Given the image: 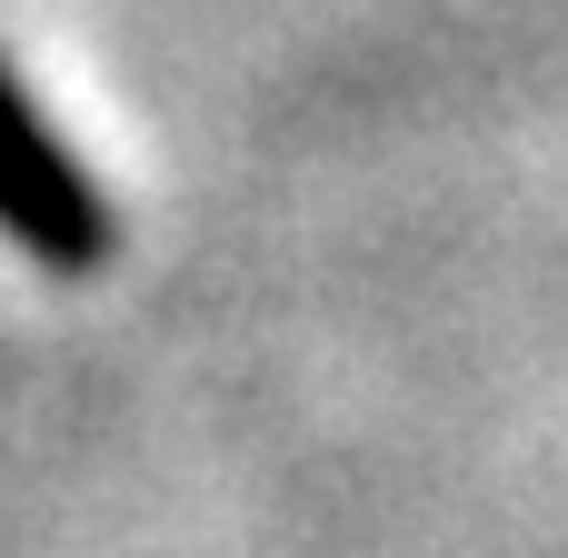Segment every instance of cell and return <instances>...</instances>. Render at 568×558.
<instances>
[{"mask_svg": "<svg viewBox=\"0 0 568 558\" xmlns=\"http://www.w3.org/2000/svg\"><path fill=\"white\" fill-rule=\"evenodd\" d=\"M0 230L30 250V260H50V270H100L110 260V210H100V190L80 180V160L40 130V110L20 100V80L0 70Z\"/></svg>", "mask_w": 568, "mask_h": 558, "instance_id": "cell-1", "label": "cell"}]
</instances>
